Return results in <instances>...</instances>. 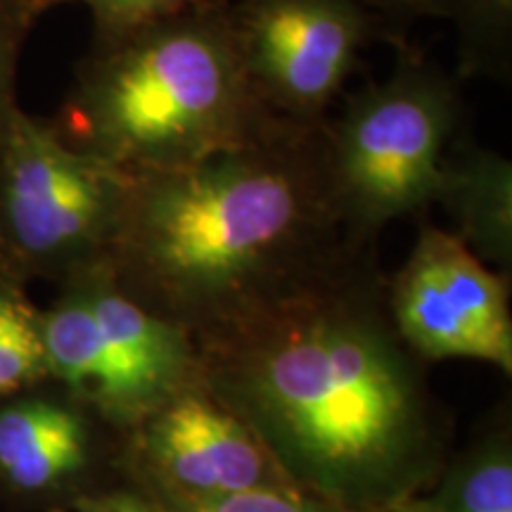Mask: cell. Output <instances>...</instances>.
<instances>
[{
    "label": "cell",
    "mask_w": 512,
    "mask_h": 512,
    "mask_svg": "<svg viewBox=\"0 0 512 512\" xmlns=\"http://www.w3.org/2000/svg\"><path fill=\"white\" fill-rule=\"evenodd\" d=\"M434 202L456 221V235L484 264L508 275L512 264V164L460 131L448 147Z\"/></svg>",
    "instance_id": "cell-11"
},
{
    "label": "cell",
    "mask_w": 512,
    "mask_h": 512,
    "mask_svg": "<svg viewBox=\"0 0 512 512\" xmlns=\"http://www.w3.org/2000/svg\"><path fill=\"white\" fill-rule=\"evenodd\" d=\"M389 316L420 361L472 358L512 373L508 278L432 223L387 280Z\"/></svg>",
    "instance_id": "cell-7"
},
{
    "label": "cell",
    "mask_w": 512,
    "mask_h": 512,
    "mask_svg": "<svg viewBox=\"0 0 512 512\" xmlns=\"http://www.w3.org/2000/svg\"><path fill=\"white\" fill-rule=\"evenodd\" d=\"M72 512H164L155 498L124 477V484H107L83 496Z\"/></svg>",
    "instance_id": "cell-18"
},
{
    "label": "cell",
    "mask_w": 512,
    "mask_h": 512,
    "mask_svg": "<svg viewBox=\"0 0 512 512\" xmlns=\"http://www.w3.org/2000/svg\"><path fill=\"white\" fill-rule=\"evenodd\" d=\"M50 382L41 309L27 287L0 278V399Z\"/></svg>",
    "instance_id": "cell-13"
},
{
    "label": "cell",
    "mask_w": 512,
    "mask_h": 512,
    "mask_svg": "<svg viewBox=\"0 0 512 512\" xmlns=\"http://www.w3.org/2000/svg\"><path fill=\"white\" fill-rule=\"evenodd\" d=\"M121 475L150 496L183 501L290 486L254 434L200 384L121 439Z\"/></svg>",
    "instance_id": "cell-9"
},
{
    "label": "cell",
    "mask_w": 512,
    "mask_h": 512,
    "mask_svg": "<svg viewBox=\"0 0 512 512\" xmlns=\"http://www.w3.org/2000/svg\"><path fill=\"white\" fill-rule=\"evenodd\" d=\"M432 17L451 19L460 60L470 74L508 76L512 53V0H430Z\"/></svg>",
    "instance_id": "cell-14"
},
{
    "label": "cell",
    "mask_w": 512,
    "mask_h": 512,
    "mask_svg": "<svg viewBox=\"0 0 512 512\" xmlns=\"http://www.w3.org/2000/svg\"><path fill=\"white\" fill-rule=\"evenodd\" d=\"M197 347V384L292 489L339 512H396L446 467V420L401 342L373 247Z\"/></svg>",
    "instance_id": "cell-1"
},
{
    "label": "cell",
    "mask_w": 512,
    "mask_h": 512,
    "mask_svg": "<svg viewBox=\"0 0 512 512\" xmlns=\"http://www.w3.org/2000/svg\"><path fill=\"white\" fill-rule=\"evenodd\" d=\"M463 131L458 81L403 50L394 72L351 95L325 126V155L344 221L373 242L389 221L434 204L441 164Z\"/></svg>",
    "instance_id": "cell-4"
},
{
    "label": "cell",
    "mask_w": 512,
    "mask_h": 512,
    "mask_svg": "<svg viewBox=\"0 0 512 512\" xmlns=\"http://www.w3.org/2000/svg\"><path fill=\"white\" fill-rule=\"evenodd\" d=\"M50 119L76 150L131 176L221 155L280 121L249 81L228 0L93 36Z\"/></svg>",
    "instance_id": "cell-3"
},
{
    "label": "cell",
    "mask_w": 512,
    "mask_h": 512,
    "mask_svg": "<svg viewBox=\"0 0 512 512\" xmlns=\"http://www.w3.org/2000/svg\"><path fill=\"white\" fill-rule=\"evenodd\" d=\"M62 3L86 5L93 17V36H110L176 15L204 0H62Z\"/></svg>",
    "instance_id": "cell-17"
},
{
    "label": "cell",
    "mask_w": 512,
    "mask_h": 512,
    "mask_svg": "<svg viewBox=\"0 0 512 512\" xmlns=\"http://www.w3.org/2000/svg\"><path fill=\"white\" fill-rule=\"evenodd\" d=\"M147 494V491H145ZM155 498L164 512H339L316 498L292 489V486H271L247 494L209 498V501H183V498Z\"/></svg>",
    "instance_id": "cell-16"
},
{
    "label": "cell",
    "mask_w": 512,
    "mask_h": 512,
    "mask_svg": "<svg viewBox=\"0 0 512 512\" xmlns=\"http://www.w3.org/2000/svg\"><path fill=\"white\" fill-rule=\"evenodd\" d=\"M62 0H0V145L19 110L17 69L31 31Z\"/></svg>",
    "instance_id": "cell-15"
},
{
    "label": "cell",
    "mask_w": 512,
    "mask_h": 512,
    "mask_svg": "<svg viewBox=\"0 0 512 512\" xmlns=\"http://www.w3.org/2000/svg\"><path fill=\"white\" fill-rule=\"evenodd\" d=\"M67 280L81 287L107 349L136 396L143 422L185 389L197 387L192 337L133 302L114 283L105 261Z\"/></svg>",
    "instance_id": "cell-10"
},
{
    "label": "cell",
    "mask_w": 512,
    "mask_h": 512,
    "mask_svg": "<svg viewBox=\"0 0 512 512\" xmlns=\"http://www.w3.org/2000/svg\"><path fill=\"white\" fill-rule=\"evenodd\" d=\"M396 512H512V446L508 432L479 439L444 467L425 494Z\"/></svg>",
    "instance_id": "cell-12"
},
{
    "label": "cell",
    "mask_w": 512,
    "mask_h": 512,
    "mask_svg": "<svg viewBox=\"0 0 512 512\" xmlns=\"http://www.w3.org/2000/svg\"><path fill=\"white\" fill-rule=\"evenodd\" d=\"M121 475V439L86 403L43 382L0 399V501L67 512Z\"/></svg>",
    "instance_id": "cell-8"
},
{
    "label": "cell",
    "mask_w": 512,
    "mask_h": 512,
    "mask_svg": "<svg viewBox=\"0 0 512 512\" xmlns=\"http://www.w3.org/2000/svg\"><path fill=\"white\" fill-rule=\"evenodd\" d=\"M131 178L19 107L0 145V278L60 285L102 264Z\"/></svg>",
    "instance_id": "cell-5"
},
{
    "label": "cell",
    "mask_w": 512,
    "mask_h": 512,
    "mask_svg": "<svg viewBox=\"0 0 512 512\" xmlns=\"http://www.w3.org/2000/svg\"><path fill=\"white\" fill-rule=\"evenodd\" d=\"M325 126L280 119L221 155L133 176L105 259L114 283L200 344L373 247L344 221Z\"/></svg>",
    "instance_id": "cell-2"
},
{
    "label": "cell",
    "mask_w": 512,
    "mask_h": 512,
    "mask_svg": "<svg viewBox=\"0 0 512 512\" xmlns=\"http://www.w3.org/2000/svg\"><path fill=\"white\" fill-rule=\"evenodd\" d=\"M380 19H389L394 24H408L420 17H432L430 0H356Z\"/></svg>",
    "instance_id": "cell-19"
},
{
    "label": "cell",
    "mask_w": 512,
    "mask_h": 512,
    "mask_svg": "<svg viewBox=\"0 0 512 512\" xmlns=\"http://www.w3.org/2000/svg\"><path fill=\"white\" fill-rule=\"evenodd\" d=\"M235 41L254 91L275 117L328 124L332 100L361 50L382 36V19L356 0H238Z\"/></svg>",
    "instance_id": "cell-6"
}]
</instances>
